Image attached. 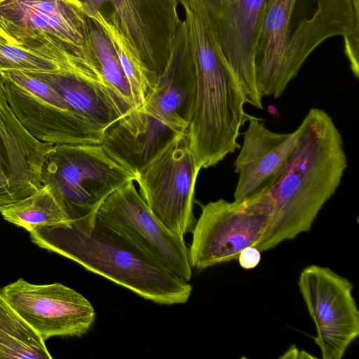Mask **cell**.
Here are the masks:
<instances>
[{
	"mask_svg": "<svg viewBox=\"0 0 359 359\" xmlns=\"http://www.w3.org/2000/svg\"><path fill=\"white\" fill-rule=\"evenodd\" d=\"M15 116L36 140L52 144H101L106 132L74 112L47 83L22 71L1 72Z\"/></svg>",
	"mask_w": 359,
	"mask_h": 359,
	"instance_id": "9c48e42d",
	"label": "cell"
},
{
	"mask_svg": "<svg viewBox=\"0 0 359 359\" xmlns=\"http://www.w3.org/2000/svg\"><path fill=\"white\" fill-rule=\"evenodd\" d=\"M0 39L104 81L88 17L74 0H0Z\"/></svg>",
	"mask_w": 359,
	"mask_h": 359,
	"instance_id": "8992f818",
	"label": "cell"
},
{
	"mask_svg": "<svg viewBox=\"0 0 359 359\" xmlns=\"http://www.w3.org/2000/svg\"><path fill=\"white\" fill-rule=\"evenodd\" d=\"M6 71L71 72L80 74L50 58L8 43L0 39V72Z\"/></svg>",
	"mask_w": 359,
	"mask_h": 359,
	"instance_id": "603a6c76",
	"label": "cell"
},
{
	"mask_svg": "<svg viewBox=\"0 0 359 359\" xmlns=\"http://www.w3.org/2000/svg\"><path fill=\"white\" fill-rule=\"evenodd\" d=\"M1 292L44 341L55 336H81L95 320L90 302L58 283L34 285L20 278Z\"/></svg>",
	"mask_w": 359,
	"mask_h": 359,
	"instance_id": "9a60e30c",
	"label": "cell"
},
{
	"mask_svg": "<svg viewBox=\"0 0 359 359\" xmlns=\"http://www.w3.org/2000/svg\"><path fill=\"white\" fill-rule=\"evenodd\" d=\"M199 171L185 133L139 173L135 180L151 212L181 237L191 233L196 222L193 209Z\"/></svg>",
	"mask_w": 359,
	"mask_h": 359,
	"instance_id": "8fae6325",
	"label": "cell"
},
{
	"mask_svg": "<svg viewBox=\"0 0 359 359\" xmlns=\"http://www.w3.org/2000/svg\"><path fill=\"white\" fill-rule=\"evenodd\" d=\"M54 146L34 138L18 121L6 100L0 74V207L42 188V168Z\"/></svg>",
	"mask_w": 359,
	"mask_h": 359,
	"instance_id": "2e32d148",
	"label": "cell"
},
{
	"mask_svg": "<svg viewBox=\"0 0 359 359\" xmlns=\"http://www.w3.org/2000/svg\"><path fill=\"white\" fill-rule=\"evenodd\" d=\"M195 95V66L184 20L177 29L163 73L144 102L107 131L102 148L137 176L186 133Z\"/></svg>",
	"mask_w": 359,
	"mask_h": 359,
	"instance_id": "3957f363",
	"label": "cell"
},
{
	"mask_svg": "<svg viewBox=\"0 0 359 359\" xmlns=\"http://www.w3.org/2000/svg\"><path fill=\"white\" fill-rule=\"evenodd\" d=\"M86 15L94 20L105 32L118 57L123 72L130 84L137 107L144 100L151 87L146 69L128 40L98 13L83 10Z\"/></svg>",
	"mask_w": 359,
	"mask_h": 359,
	"instance_id": "7402d4cb",
	"label": "cell"
},
{
	"mask_svg": "<svg viewBox=\"0 0 359 359\" xmlns=\"http://www.w3.org/2000/svg\"><path fill=\"white\" fill-rule=\"evenodd\" d=\"M100 13L130 43L147 72L151 89L163 73L181 20L177 0H74Z\"/></svg>",
	"mask_w": 359,
	"mask_h": 359,
	"instance_id": "30bf717a",
	"label": "cell"
},
{
	"mask_svg": "<svg viewBox=\"0 0 359 359\" xmlns=\"http://www.w3.org/2000/svg\"><path fill=\"white\" fill-rule=\"evenodd\" d=\"M51 359L45 341L13 308L0 289V359Z\"/></svg>",
	"mask_w": 359,
	"mask_h": 359,
	"instance_id": "d6986e66",
	"label": "cell"
},
{
	"mask_svg": "<svg viewBox=\"0 0 359 359\" xmlns=\"http://www.w3.org/2000/svg\"><path fill=\"white\" fill-rule=\"evenodd\" d=\"M273 219V206L265 191L243 201L219 199L203 205L189 248L192 269L204 270L238 259L248 247L258 248Z\"/></svg>",
	"mask_w": 359,
	"mask_h": 359,
	"instance_id": "ba28073f",
	"label": "cell"
},
{
	"mask_svg": "<svg viewBox=\"0 0 359 359\" xmlns=\"http://www.w3.org/2000/svg\"><path fill=\"white\" fill-rule=\"evenodd\" d=\"M287 167L265 192L273 209L272 226L257 248L261 252L311 230L339 187L348 166L342 136L332 117L312 108L297 129Z\"/></svg>",
	"mask_w": 359,
	"mask_h": 359,
	"instance_id": "7a4b0ae2",
	"label": "cell"
},
{
	"mask_svg": "<svg viewBox=\"0 0 359 359\" xmlns=\"http://www.w3.org/2000/svg\"><path fill=\"white\" fill-rule=\"evenodd\" d=\"M214 40L238 78L248 103L263 109L255 55L268 0H196Z\"/></svg>",
	"mask_w": 359,
	"mask_h": 359,
	"instance_id": "5bb4252c",
	"label": "cell"
},
{
	"mask_svg": "<svg viewBox=\"0 0 359 359\" xmlns=\"http://www.w3.org/2000/svg\"><path fill=\"white\" fill-rule=\"evenodd\" d=\"M29 232L40 248L74 260L145 299L172 305L186 303L191 295L188 281L97 217L90 228L66 222L38 226Z\"/></svg>",
	"mask_w": 359,
	"mask_h": 359,
	"instance_id": "5b68a950",
	"label": "cell"
},
{
	"mask_svg": "<svg viewBox=\"0 0 359 359\" xmlns=\"http://www.w3.org/2000/svg\"><path fill=\"white\" fill-rule=\"evenodd\" d=\"M25 72L49 84L74 112L106 133L123 118L100 82L71 72Z\"/></svg>",
	"mask_w": 359,
	"mask_h": 359,
	"instance_id": "ac0fdd59",
	"label": "cell"
},
{
	"mask_svg": "<svg viewBox=\"0 0 359 359\" xmlns=\"http://www.w3.org/2000/svg\"><path fill=\"white\" fill-rule=\"evenodd\" d=\"M88 22L100 72L123 117L137 107L132 90L108 36L94 20Z\"/></svg>",
	"mask_w": 359,
	"mask_h": 359,
	"instance_id": "ffe728a7",
	"label": "cell"
},
{
	"mask_svg": "<svg viewBox=\"0 0 359 359\" xmlns=\"http://www.w3.org/2000/svg\"><path fill=\"white\" fill-rule=\"evenodd\" d=\"M238 259L243 269H252L259 264L261 252L255 247H248L240 253Z\"/></svg>",
	"mask_w": 359,
	"mask_h": 359,
	"instance_id": "cb8c5ba5",
	"label": "cell"
},
{
	"mask_svg": "<svg viewBox=\"0 0 359 359\" xmlns=\"http://www.w3.org/2000/svg\"><path fill=\"white\" fill-rule=\"evenodd\" d=\"M0 213L6 221L28 231L38 226L67 222L48 184L23 199L0 207Z\"/></svg>",
	"mask_w": 359,
	"mask_h": 359,
	"instance_id": "44dd1931",
	"label": "cell"
},
{
	"mask_svg": "<svg viewBox=\"0 0 359 359\" xmlns=\"http://www.w3.org/2000/svg\"><path fill=\"white\" fill-rule=\"evenodd\" d=\"M253 116L233 165L238 174L235 201L255 197L271 188L285 170L294 150L297 131L277 133Z\"/></svg>",
	"mask_w": 359,
	"mask_h": 359,
	"instance_id": "e0dca14e",
	"label": "cell"
},
{
	"mask_svg": "<svg viewBox=\"0 0 359 359\" xmlns=\"http://www.w3.org/2000/svg\"><path fill=\"white\" fill-rule=\"evenodd\" d=\"M338 35L358 78L359 0H268L255 55L260 95L279 97L311 53Z\"/></svg>",
	"mask_w": 359,
	"mask_h": 359,
	"instance_id": "6da1fadb",
	"label": "cell"
},
{
	"mask_svg": "<svg viewBox=\"0 0 359 359\" xmlns=\"http://www.w3.org/2000/svg\"><path fill=\"white\" fill-rule=\"evenodd\" d=\"M137 176L111 158L101 144H55L41 171L67 222L90 228L98 208Z\"/></svg>",
	"mask_w": 359,
	"mask_h": 359,
	"instance_id": "52a82bcc",
	"label": "cell"
},
{
	"mask_svg": "<svg viewBox=\"0 0 359 359\" xmlns=\"http://www.w3.org/2000/svg\"><path fill=\"white\" fill-rule=\"evenodd\" d=\"M196 71V95L186 131L196 168H208L240 149V128L252 116L244 111L242 86L220 53L196 3L182 0Z\"/></svg>",
	"mask_w": 359,
	"mask_h": 359,
	"instance_id": "277c9868",
	"label": "cell"
},
{
	"mask_svg": "<svg viewBox=\"0 0 359 359\" xmlns=\"http://www.w3.org/2000/svg\"><path fill=\"white\" fill-rule=\"evenodd\" d=\"M299 292L316 327L323 359H341L359 335L353 285L328 267L310 265L299 278Z\"/></svg>",
	"mask_w": 359,
	"mask_h": 359,
	"instance_id": "7c38bea8",
	"label": "cell"
},
{
	"mask_svg": "<svg viewBox=\"0 0 359 359\" xmlns=\"http://www.w3.org/2000/svg\"><path fill=\"white\" fill-rule=\"evenodd\" d=\"M96 217L178 276L191 280L193 269L184 237L155 217L133 181L112 192L98 208Z\"/></svg>",
	"mask_w": 359,
	"mask_h": 359,
	"instance_id": "4fadbf2b",
	"label": "cell"
}]
</instances>
